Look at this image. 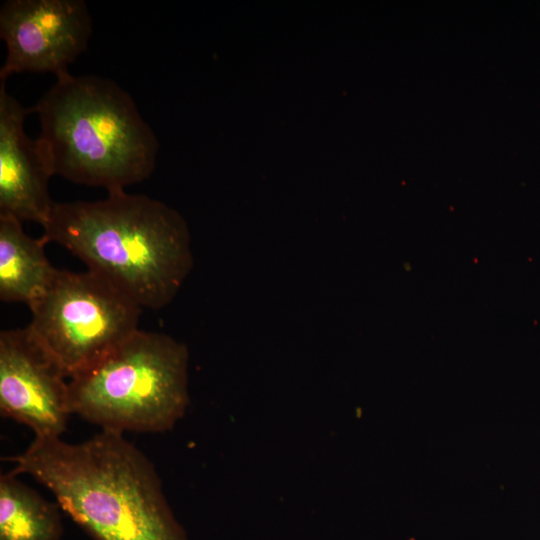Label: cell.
<instances>
[{
	"mask_svg": "<svg viewBox=\"0 0 540 540\" xmlns=\"http://www.w3.org/2000/svg\"><path fill=\"white\" fill-rule=\"evenodd\" d=\"M41 237L65 247L142 309L168 305L193 264L183 218L161 201L125 190L97 201L54 203Z\"/></svg>",
	"mask_w": 540,
	"mask_h": 540,
	"instance_id": "2",
	"label": "cell"
},
{
	"mask_svg": "<svg viewBox=\"0 0 540 540\" xmlns=\"http://www.w3.org/2000/svg\"><path fill=\"white\" fill-rule=\"evenodd\" d=\"M91 35L92 18L83 0H8L0 9V38L7 47L0 79L23 72L65 78Z\"/></svg>",
	"mask_w": 540,
	"mask_h": 540,
	"instance_id": "6",
	"label": "cell"
},
{
	"mask_svg": "<svg viewBox=\"0 0 540 540\" xmlns=\"http://www.w3.org/2000/svg\"><path fill=\"white\" fill-rule=\"evenodd\" d=\"M32 113L0 84V216L42 227L48 222L54 202L48 183L55 175L49 156L37 139L24 130V119Z\"/></svg>",
	"mask_w": 540,
	"mask_h": 540,
	"instance_id": "8",
	"label": "cell"
},
{
	"mask_svg": "<svg viewBox=\"0 0 540 540\" xmlns=\"http://www.w3.org/2000/svg\"><path fill=\"white\" fill-rule=\"evenodd\" d=\"M188 358L183 343L139 329L68 380L71 413L122 434L171 430L189 404Z\"/></svg>",
	"mask_w": 540,
	"mask_h": 540,
	"instance_id": "4",
	"label": "cell"
},
{
	"mask_svg": "<svg viewBox=\"0 0 540 540\" xmlns=\"http://www.w3.org/2000/svg\"><path fill=\"white\" fill-rule=\"evenodd\" d=\"M27 328L68 380L121 345L138 328L142 308L103 277L56 269L30 307Z\"/></svg>",
	"mask_w": 540,
	"mask_h": 540,
	"instance_id": "5",
	"label": "cell"
},
{
	"mask_svg": "<svg viewBox=\"0 0 540 540\" xmlns=\"http://www.w3.org/2000/svg\"><path fill=\"white\" fill-rule=\"evenodd\" d=\"M55 175L107 192L125 190L153 173L158 142L132 97L95 75L56 83L31 108Z\"/></svg>",
	"mask_w": 540,
	"mask_h": 540,
	"instance_id": "3",
	"label": "cell"
},
{
	"mask_svg": "<svg viewBox=\"0 0 540 540\" xmlns=\"http://www.w3.org/2000/svg\"><path fill=\"white\" fill-rule=\"evenodd\" d=\"M67 377L29 329L0 333V414L37 438H60L72 415Z\"/></svg>",
	"mask_w": 540,
	"mask_h": 540,
	"instance_id": "7",
	"label": "cell"
},
{
	"mask_svg": "<svg viewBox=\"0 0 540 540\" xmlns=\"http://www.w3.org/2000/svg\"><path fill=\"white\" fill-rule=\"evenodd\" d=\"M47 242L28 236L22 222L0 216V299L29 308L48 288L56 271L46 254Z\"/></svg>",
	"mask_w": 540,
	"mask_h": 540,
	"instance_id": "9",
	"label": "cell"
},
{
	"mask_svg": "<svg viewBox=\"0 0 540 540\" xmlns=\"http://www.w3.org/2000/svg\"><path fill=\"white\" fill-rule=\"evenodd\" d=\"M9 471L0 476V540H61L60 506Z\"/></svg>",
	"mask_w": 540,
	"mask_h": 540,
	"instance_id": "10",
	"label": "cell"
},
{
	"mask_svg": "<svg viewBox=\"0 0 540 540\" xmlns=\"http://www.w3.org/2000/svg\"><path fill=\"white\" fill-rule=\"evenodd\" d=\"M55 496L94 540H188L151 460L124 434L101 430L80 443L37 438L11 458Z\"/></svg>",
	"mask_w": 540,
	"mask_h": 540,
	"instance_id": "1",
	"label": "cell"
}]
</instances>
